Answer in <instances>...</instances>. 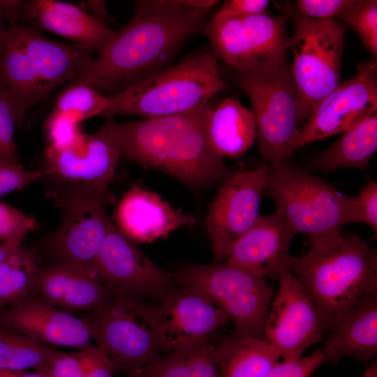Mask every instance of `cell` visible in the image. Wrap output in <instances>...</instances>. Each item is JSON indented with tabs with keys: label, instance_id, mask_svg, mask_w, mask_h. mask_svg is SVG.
I'll use <instances>...</instances> for the list:
<instances>
[{
	"label": "cell",
	"instance_id": "obj_1",
	"mask_svg": "<svg viewBox=\"0 0 377 377\" xmlns=\"http://www.w3.org/2000/svg\"><path fill=\"white\" fill-rule=\"evenodd\" d=\"M208 12L182 0L137 1L129 22L67 87L87 86L112 95L166 70L184 44L204 31Z\"/></svg>",
	"mask_w": 377,
	"mask_h": 377
},
{
	"label": "cell",
	"instance_id": "obj_2",
	"mask_svg": "<svg viewBox=\"0 0 377 377\" xmlns=\"http://www.w3.org/2000/svg\"><path fill=\"white\" fill-rule=\"evenodd\" d=\"M208 105L193 112L125 123L107 118L100 130L121 157L132 162L190 187L221 184L234 172L208 143L204 123Z\"/></svg>",
	"mask_w": 377,
	"mask_h": 377
},
{
	"label": "cell",
	"instance_id": "obj_3",
	"mask_svg": "<svg viewBox=\"0 0 377 377\" xmlns=\"http://www.w3.org/2000/svg\"><path fill=\"white\" fill-rule=\"evenodd\" d=\"M311 246L304 256L290 255L284 270L303 285L328 331L357 302L377 293V253L342 230Z\"/></svg>",
	"mask_w": 377,
	"mask_h": 377
},
{
	"label": "cell",
	"instance_id": "obj_4",
	"mask_svg": "<svg viewBox=\"0 0 377 377\" xmlns=\"http://www.w3.org/2000/svg\"><path fill=\"white\" fill-rule=\"evenodd\" d=\"M226 87L216 58L209 50H198L145 81L106 95L101 115L152 119L193 112Z\"/></svg>",
	"mask_w": 377,
	"mask_h": 377
},
{
	"label": "cell",
	"instance_id": "obj_5",
	"mask_svg": "<svg viewBox=\"0 0 377 377\" xmlns=\"http://www.w3.org/2000/svg\"><path fill=\"white\" fill-rule=\"evenodd\" d=\"M265 193L295 235H308L311 244L339 232L346 224L359 223L354 196L290 161L270 166Z\"/></svg>",
	"mask_w": 377,
	"mask_h": 377
},
{
	"label": "cell",
	"instance_id": "obj_6",
	"mask_svg": "<svg viewBox=\"0 0 377 377\" xmlns=\"http://www.w3.org/2000/svg\"><path fill=\"white\" fill-rule=\"evenodd\" d=\"M237 74L252 105L260 155L270 166L290 161L306 119L290 65Z\"/></svg>",
	"mask_w": 377,
	"mask_h": 377
},
{
	"label": "cell",
	"instance_id": "obj_7",
	"mask_svg": "<svg viewBox=\"0 0 377 377\" xmlns=\"http://www.w3.org/2000/svg\"><path fill=\"white\" fill-rule=\"evenodd\" d=\"M293 11L238 17L217 11L203 32L212 54L237 72L284 66L290 40L286 23Z\"/></svg>",
	"mask_w": 377,
	"mask_h": 377
},
{
	"label": "cell",
	"instance_id": "obj_8",
	"mask_svg": "<svg viewBox=\"0 0 377 377\" xmlns=\"http://www.w3.org/2000/svg\"><path fill=\"white\" fill-rule=\"evenodd\" d=\"M294 31L289 49L292 81L306 118L341 80L345 25L335 19L319 20L293 13Z\"/></svg>",
	"mask_w": 377,
	"mask_h": 377
},
{
	"label": "cell",
	"instance_id": "obj_9",
	"mask_svg": "<svg viewBox=\"0 0 377 377\" xmlns=\"http://www.w3.org/2000/svg\"><path fill=\"white\" fill-rule=\"evenodd\" d=\"M80 318L117 371H124L129 377H142L159 355L155 304L113 298L104 307L87 311Z\"/></svg>",
	"mask_w": 377,
	"mask_h": 377
},
{
	"label": "cell",
	"instance_id": "obj_10",
	"mask_svg": "<svg viewBox=\"0 0 377 377\" xmlns=\"http://www.w3.org/2000/svg\"><path fill=\"white\" fill-rule=\"evenodd\" d=\"M56 191V204L63 210V217L59 227L44 239V246L56 263L94 274L93 265L112 222L107 213L111 194L87 188Z\"/></svg>",
	"mask_w": 377,
	"mask_h": 377
},
{
	"label": "cell",
	"instance_id": "obj_11",
	"mask_svg": "<svg viewBox=\"0 0 377 377\" xmlns=\"http://www.w3.org/2000/svg\"><path fill=\"white\" fill-rule=\"evenodd\" d=\"M93 271L114 298L162 300L175 288V275L156 264L112 221Z\"/></svg>",
	"mask_w": 377,
	"mask_h": 377
},
{
	"label": "cell",
	"instance_id": "obj_12",
	"mask_svg": "<svg viewBox=\"0 0 377 377\" xmlns=\"http://www.w3.org/2000/svg\"><path fill=\"white\" fill-rule=\"evenodd\" d=\"M269 168L233 172L221 184L205 218L215 262L226 260L232 245L259 217Z\"/></svg>",
	"mask_w": 377,
	"mask_h": 377
},
{
	"label": "cell",
	"instance_id": "obj_13",
	"mask_svg": "<svg viewBox=\"0 0 377 377\" xmlns=\"http://www.w3.org/2000/svg\"><path fill=\"white\" fill-rule=\"evenodd\" d=\"M376 111L377 64L371 60L359 64L353 77L340 83L316 105L300 131L297 147L342 133Z\"/></svg>",
	"mask_w": 377,
	"mask_h": 377
},
{
	"label": "cell",
	"instance_id": "obj_14",
	"mask_svg": "<svg viewBox=\"0 0 377 377\" xmlns=\"http://www.w3.org/2000/svg\"><path fill=\"white\" fill-rule=\"evenodd\" d=\"M276 276L279 286L266 319L264 339L283 360L295 358L321 342L325 330L316 305L299 279L286 270Z\"/></svg>",
	"mask_w": 377,
	"mask_h": 377
},
{
	"label": "cell",
	"instance_id": "obj_15",
	"mask_svg": "<svg viewBox=\"0 0 377 377\" xmlns=\"http://www.w3.org/2000/svg\"><path fill=\"white\" fill-rule=\"evenodd\" d=\"M121 158L118 149L101 130L82 133L66 145H48L44 178L59 183L61 187L57 190L87 188L108 192Z\"/></svg>",
	"mask_w": 377,
	"mask_h": 377
},
{
	"label": "cell",
	"instance_id": "obj_16",
	"mask_svg": "<svg viewBox=\"0 0 377 377\" xmlns=\"http://www.w3.org/2000/svg\"><path fill=\"white\" fill-rule=\"evenodd\" d=\"M228 320L201 291L175 288L155 304L157 351L168 353L204 341Z\"/></svg>",
	"mask_w": 377,
	"mask_h": 377
},
{
	"label": "cell",
	"instance_id": "obj_17",
	"mask_svg": "<svg viewBox=\"0 0 377 377\" xmlns=\"http://www.w3.org/2000/svg\"><path fill=\"white\" fill-rule=\"evenodd\" d=\"M0 323L45 345L82 348L90 343L89 332L81 318L31 296L3 309Z\"/></svg>",
	"mask_w": 377,
	"mask_h": 377
},
{
	"label": "cell",
	"instance_id": "obj_18",
	"mask_svg": "<svg viewBox=\"0 0 377 377\" xmlns=\"http://www.w3.org/2000/svg\"><path fill=\"white\" fill-rule=\"evenodd\" d=\"M295 233L275 211L260 215L253 226L230 249L228 263L265 276L284 270Z\"/></svg>",
	"mask_w": 377,
	"mask_h": 377
},
{
	"label": "cell",
	"instance_id": "obj_19",
	"mask_svg": "<svg viewBox=\"0 0 377 377\" xmlns=\"http://www.w3.org/2000/svg\"><path fill=\"white\" fill-rule=\"evenodd\" d=\"M115 219L120 231L139 242L165 237L170 232L196 222L193 215L174 209L157 193L137 186L121 198Z\"/></svg>",
	"mask_w": 377,
	"mask_h": 377
},
{
	"label": "cell",
	"instance_id": "obj_20",
	"mask_svg": "<svg viewBox=\"0 0 377 377\" xmlns=\"http://www.w3.org/2000/svg\"><path fill=\"white\" fill-rule=\"evenodd\" d=\"M19 20L32 22L41 29L54 32L97 53L114 34L77 6L60 1H21L14 22Z\"/></svg>",
	"mask_w": 377,
	"mask_h": 377
},
{
	"label": "cell",
	"instance_id": "obj_21",
	"mask_svg": "<svg viewBox=\"0 0 377 377\" xmlns=\"http://www.w3.org/2000/svg\"><path fill=\"white\" fill-rule=\"evenodd\" d=\"M0 96L20 127L29 111L46 98L24 49L16 22H10L0 35Z\"/></svg>",
	"mask_w": 377,
	"mask_h": 377
},
{
	"label": "cell",
	"instance_id": "obj_22",
	"mask_svg": "<svg viewBox=\"0 0 377 377\" xmlns=\"http://www.w3.org/2000/svg\"><path fill=\"white\" fill-rule=\"evenodd\" d=\"M34 296L66 311H81L101 309L114 298L94 274L59 263L42 267Z\"/></svg>",
	"mask_w": 377,
	"mask_h": 377
},
{
	"label": "cell",
	"instance_id": "obj_23",
	"mask_svg": "<svg viewBox=\"0 0 377 377\" xmlns=\"http://www.w3.org/2000/svg\"><path fill=\"white\" fill-rule=\"evenodd\" d=\"M26 54L46 97L75 76L91 61L94 52L71 43H60L43 36L36 29L18 23Z\"/></svg>",
	"mask_w": 377,
	"mask_h": 377
},
{
	"label": "cell",
	"instance_id": "obj_24",
	"mask_svg": "<svg viewBox=\"0 0 377 377\" xmlns=\"http://www.w3.org/2000/svg\"><path fill=\"white\" fill-rule=\"evenodd\" d=\"M322 348L325 361L350 357L368 362L377 354V293L354 305L327 331Z\"/></svg>",
	"mask_w": 377,
	"mask_h": 377
},
{
	"label": "cell",
	"instance_id": "obj_25",
	"mask_svg": "<svg viewBox=\"0 0 377 377\" xmlns=\"http://www.w3.org/2000/svg\"><path fill=\"white\" fill-rule=\"evenodd\" d=\"M208 143L220 158L243 156L253 145L256 127L253 113L237 100L228 97L204 114Z\"/></svg>",
	"mask_w": 377,
	"mask_h": 377
},
{
	"label": "cell",
	"instance_id": "obj_26",
	"mask_svg": "<svg viewBox=\"0 0 377 377\" xmlns=\"http://www.w3.org/2000/svg\"><path fill=\"white\" fill-rule=\"evenodd\" d=\"M174 275L175 283L201 291L218 307L267 284L265 276L227 262H214L207 265H187Z\"/></svg>",
	"mask_w": 377,
	"mask_h": 377
},
{
	"label": "cell",
	"instance_id": "obj_27",
	"mask_svg": "<svg viewBox=\"0 0 377 377\" xmlns=\"http://www.w3.org/2000/svg\"><path fill=\"white\" fill-rule=\"evenodd\" d=\"M221 377H265L281 355L267 341L256 337H227L212 344Z\"/></svg>",
	"mask_w": 377,
	"mask_h": 377
},
{
	"label": "cell",
	"instance_id": "obj_28",
	"mask_svg": "<svg viewBox=\"0 0 377 377\" xmlns=\"http://www.w3.org/2000/svg\"><path fill=\"white\" fill-rule=\"evenodd\" d=\"M377 149V113L341 133L330 147L318 155L312 167L325 172L342 168L367 169Z\"/></svg>",
	"mask_w": 377,
	"mask_h": 377
},
{
	"label": "cell",
	"instance_id": "obj_29",
	"mask_svg": "<svg viewBox=\"0 0 377 377\" xmlns=\"http://www.w3.org/2000/svg\"><path fill=\"white\" fill-rule=\"evenodd\" d=\"M142 377H221L207 339L158 355Z\"/></svg>",
	"mask_w": 377,
	"mask_h": 377
},
{
	"label": "cell",
	"instance_id": "obj_30",
	"mask_svg": "<svg viewBox=\"0 0 377 377\" xmlns=\"http://www.w3.org/2000/svg\"><path fill=\"white\" fill-rule=\"evenodd\" d=\"M41 268L37 251L20 246L0 265V309L34 296Z\"/></svg>",
	"mask_w": 377,
	"mask_h": 377
},
{
	"label": "cell",
	"instance_id": "obj_31",
	"mask_svg": "<svg viewBox=\"0 0 377 377\" xmlns=\"http://www.w3.org/2000/svg\"><path fill=\"white\" fill-rule=\"evenodd\" d=\"M57 351L0 323V370L35 369Z\"/></svg>",
	"mask_w": 377,
	"mask_h": 377
},
{
	"label": "cell",
	"instance_id": "obj_32",
	"mask_svg": "<svg viewBox=\"0 0 377 377\" xmlns=\"http://www.w3.org/2000/svg\"><path fill=\"white\" fill-rule=\"evenodd\" d=\"M105 105L106 96L94 88L83 85L67 87L49 116L80 125L89 118L101 115Z\"/></svg>",
	"mask_w": 377,
	"mask_h": 377
},
{
	"label": "cell",
	"instance_id": "obj_33",
	"mask_svg": "<svg viewBox=\"0 0 377 377\" xmlns=\"http://www.w3.org/2000/svg\"><path fill=\"white\" fill-rule=\"evenodd\" d=\"M352 28L374 57L377 55V1L357 0L355 4L337 18Z\"/></svg>",
	"mask_w": 377,
	"mask_h": 377
},
{
	"label": "cell",
	"instance_id": "obj_34",
	"mask_svg": "<svg viewBox=\"0 0 377 377\" xmlns=\"http://www.w3.org/2000/svg\"><path fill=\"white\" fill-rule=\"evenodd\" d=\"M36 228L35 219L18 209L0 202V242H22Z\"/></svg>",
	"mask_w": 377,
	"mask_h": 377
},
{
	"label": "cell",
	"instance_id": "obj_35",
	"mask_svg": "<svg viewBox=\"0 0 377 377\" xmlns=\"http://www.w3.org/2000/svg\"><path fill=\"white\" fill-rule=\"evenodd\" d=\"M325 359L320 350L310 355L276 362L265 377H310Z\"/></svg>",
	"mask_w": 377,
	"mask_h": 377
},
{
	"label": "cell",
	"instance_id": "obj_36",
	"mask_svg": "<svg viewBox=\"0 0 377 377\" xmlns=\"http://www.w3.org/2000/svg\"><path fill=\"white\" fill-rule=\"evenodd\" d=\"M15 124L11 109L0 96V161L22 166L14 139Z\"/></svg>",
	"mask_w": 377,
	"mask_h": 377
},
{
	"label": "cell",
	"instance_id": "obj_37",
	"mask_svg": "<svg viewBox=\"0 0 377 377\" xmlns=\"http://www.w3.org/2000/svg\"><path fill=\"white\" fill-rule=\"evenodd\" d=\"M34 370L43 377H84V365L76 352L58 350L50 361Z\"/></svg>",
	"mask_w": 377,
	"mask_h": 377
},
{
	"label": "cell",
	"instance_id": "obj_38",
	"mask_svg": "<svg viewBox=\"0 0 377 377\" xmlns=\"http://www.w3.org/2000/svg\"><path fill=\"white\" fill-rule=\"evenodd\" d=\"M356 2L357 0H299L296 6L297 11L306 17L328 20L339 17Z\"/></svg>",
	"mask_w": 377,
	"mask_h": 377
},
{
	"label": "cell",
	"instance_id": "obj_39",
	"mask_svg": "<svg viewBox=\"0 0 377 377\" xmlns=\"http://www.w3.org/2000/svg\"><path fill=\"white\" fill-rule=\"evenodd\" d=\"M43 171L26 170L22 166L0 161V196L43 179Z\"/></svg>",
	"mask_w": 377,
	"mask_h": 377
},
{
	"label": "cell",
	"instance_id": "obj_40",
	"mask_svg": "<svg viewBox=\"0 0 377 377\" xmlns=\"http://www.w3.org/2000/svg\"><path fill=\"white\" fill-rule=\"evenodd\" d=\"M84 369V377H114L116 369L108 355L91 343L76 352Z\"/></svg>",
	"mask_w": 377,
	"mask_h": 377
},
{
	"label": "cell",
	"instance_id": "obj_41",
	"mask_svg": "<svg viewBox=\"0 0 377 377\" xmlns=\"http://www.w3.org/2000/svg\"><path fill=\"white\" fill-rule=\"evenodd\" d=\"M359 223H364L377 234V184L375 181L367 182L354 196Z\"/></svg>",
	"mask_w": 377,
	"mask_h": 377
},
{
	"label": "cell",
	"instance_id": "obj_42",
	"mask_svg": "<svg viewBox=\"0 0 377 377\" xmlns=\"http://www.w3.org/2000/svg\"><path fill=\"white\" fill-rule=\"evenodd\" d=\"M267 0H232L226 1L218 10L230 17H246L267 12Z\"/></svg>",
	"mask_w": 377,
	"mask_h": 377
},
{
	"label": "cell",
	"instance_id": "obj_43",
	"mask_svg": "<svg viewBox=\"0 0 377 377\" xmlns=\"http://www.w3.org/2000/svg\"><path fill=\"white\" fill-rule=\"evenodd\" d=\"M87 4L93 13L91 15L103 23L102 19H105L108 16L105 2L104 1H88Z\"/></svg>",
	"mask_w": 377,
	"mask_h": 377
},
{
	"label": "cell",
	"instance_id": "obj_44",
	"mask_svg": "<svg viewBox=\"0 0 377 377\" xmlns=\"http://www.w3.org/2000/svg\"><path fill=\"white\" fill-rule=\"evenodd\" d=\"M20 242L0 244V265L20 246Z\"/></svg>",
	"mask_w": 377,
	"mask_h": 377
},
{
	"label": "cell",
	"instance_id": "obj_45",
	"mask_svg": "<svg viewBox=\"0 0 377 377\" xmlns=\"http://www.w3.org/2000/svg\"><path fill=\"white\" fill-rule=\"evenodd\" d=\"M182 1L192 8L208 11L219 3L215 0H182Z\"/></svg>",
	"mask_w": 377,
	"mask_h": 377
},
{
	"label": "cell",
	"instance_id": "obj_46",
	"mask_svg": "<svg viewBox=\"0 0 377 377\" xmlns=\"http://www.w3.org/2000/svg\"><path fill=\"white\" fill-rule=\"evenodd\" d=\"M0 377H43L42 375L34 372L30 373L25 371L0 370Z\"/></svg>",
	"mask_w": 377,
	"mask_h": 377
},
{
	"label": "cell",
	"instance_id": "obj_47",
	"mask_svg": "<svg viewBox=\"0 0 377 377\" xmlns=\"http://www.w3.org/2000/svg\"><path fill=\"white\" fill-rule=\"evenodd\" d=\"M360 377H377V363L376 361L368 367L364 373Z\"/></svg>",
	"mask_w": 377,
	"mask_h": 377
},
{
	"label": "cell",
	"instance_id": "obj_48",
	"mask_svg": "<svg viewBox=\"0 0 377 377\" xmlns=\"http://www.w3.org/2000/svg\"><path fill=\"white\" fill-rule=\"evenodd\" d=\"M3 17H4L3 12V10L0 3V19ZM1 29H0V35H1Z\"/></svg>",
	"mask_w": 377,
	"mask_h": 377
},
{
	"label": "cell",
	"instance_id": "obj_49",
	"mask_svg": "<svg viewBox=\"0 0 377 377\" xmlns=\"http://www.w3.org/2000/svg\"><path fill=\"white\" fill-rule=\"evenodd\" d=\"M3 309H0V313H1V311H2Z\"/></svg>",
	"mask_w": 377,
	"mask_h": 377
}]
</instances>
